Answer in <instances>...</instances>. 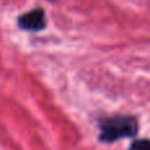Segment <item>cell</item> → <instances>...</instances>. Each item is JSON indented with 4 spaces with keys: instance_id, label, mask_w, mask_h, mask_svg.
I'll return each instance as SVG.
<instances>
[{
    "instance_id": "cell-1",
    "label": "cell",
    "mask_w": 150,
    "mask_h": 150,
    "mask_svg": "<svg viewBox=\"0 0 150 150\" xmlns=\"http://www.w3.org/2000/svg\"><path fill=\"white\" fill-rule=\"evenodd\" d=\"M99 129V138L101 142L112 144L121 138L134 137L138 132V121L129 115H115L100 119Z\"/></svg>"
},
{
    "instance_id": "cell-2",
    "label": "cell",
    "mask_w": 150,
    "mask_h": 150,
    "mask_svg": "<svg viewBox=\"0 0 150 150\" xmlns=\"http://www.w3.org/2000/svg\"><path fill=\"white\" fill-rule=\"evenodd\" d=\"M17 24L21 29L28 32H40L46 26V16L42 8H34L18 16Z\"/></svg>"
},
{
    "instance_id": "cell-3",
    "label": "cell",
    "mask_w": 150,
    "mask_h": 150,
    "mask_svg": "<svg viewBox=\"0 0 150 150\" xmlns=\"http://www.w3.org/2000/svg\"><path fill=\"white\" fill-rule=\"evenodd\" d=\"M128 150H150V140L149 138H140L130 144Z\"/></svg>"
},
{
    "instance_id": "cell-4",
    "label": "cell",
    "mask_w": 150,
    "mask_h": 150,
    "mask_svg": "<svg viewBox=\"0 0 150 150\" xmlns=\"http://www.w3.org/2000/svg\"><path fill=\"white\" fill-rule=\"evenodd\" d=\"M50 1H57V0H50Z\"/></svg>"
}]
</instances>
